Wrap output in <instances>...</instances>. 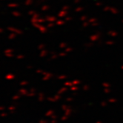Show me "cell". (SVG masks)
Masks as SVG:
<instances>
[{"instance_id": "1", "label": "cell", "mask_w": 123, "mask_h": 123, "mask_svg": "<svg viewBox=\"0 0 123 123\" xmlns=\"http://www.w3.org/2000/svg\"><path fill=\"white\" fill-rule=\"evenodd\" d=\"M7 5H8V7H17V6H18V5H17V4H13V3L8 4Z\"/></svg>"}]
</instances>
